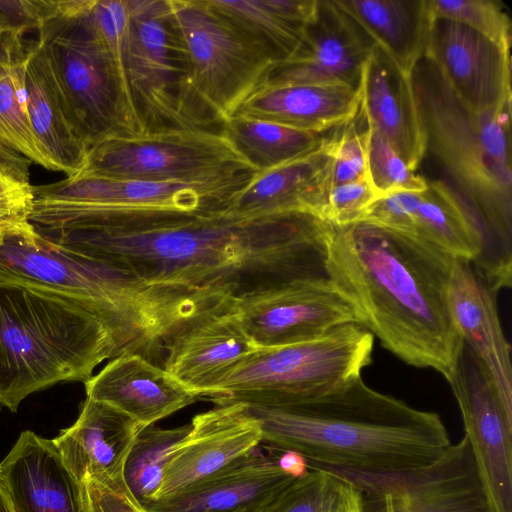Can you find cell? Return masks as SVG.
I'll use <instances>...</instances> for the list:
<instances>
[{
  "instance_id": "24",
  "label": "cell",
  "mask_w": 512,
  "mask_h": 512,
  "mask_svg": "<svg viewBox=\"0 0 512 512\" xmlns=\"http://www.w3.org/2000/svg\"><path fill=\"white\" fill-rule=\"evenodd\" d=\"M361 108L369 125L416 171L427 147L412 76L377 44L363 71Z\"/></svg>"
},
{
  "instance_id": "18",
  "label": "cell",
  "mask_w": 512,
  "mask_h": 512,
  "mask_svg": "<svg viewBox=\"0 0 512 512\" xmlns=\"http://www.w3.org/2000/svg\"><path fill=\"white\" fill-rule=\"evenodd\" d=\"M165 469L156 500L171 496L251 453L262 442L258 421L243 403H225L196 415Z\"/></svg>"
},
{
  "instance_id": "6",
  "label": "cell",
  "mask_w": 512,
  "mask_h": 512,
  "mask_svg": "<svg viewBox=\"0 0 512 512\" xmlns=\"http://www.w3.org/2000/svg\"><path fill=\"white\" fill-rule=\"evenodd\" d=\"M86 14L113 60L134 135L222 128L193 86L168 0H90Z\"/></svg>"
},
{
  "instance_id": "29",
  "label": "cell",
  "mask_w": 512,
  "mask_h": 512,
  "mask_svg": "<svg viewBox=\"0 0 512 512\" xmlns=\"http://www.w3.org/2000/svg\"><path fill=\"white\" fill-rule=\"evenodd\" d=\"M275 67L298 48L317 0H205Z\"/></svg>"
},
{
  "instance_id": "14",
  "label": "cell",
  "mask_w": 512,
  "mask_h": 512,
  "mask_svg": "<svg viewBox=\"0 0 512 512\" xmlns=\"http://www.w3.org/2000/svg\"><path fill=\"white\" fill-rule=\"evenodd\" d=\"M446 380L458 402L491 512H512V417L487 370L464 342Z\"/></svg>"
},
{
  "instance_id": "13",
  "label": "cell",
  "mask_w": 512,
  "mask_h": 512,
  "mask_svg": "<svg viewBox=\"0 0 512 512\" xmlns=\"http://www.w3.org/2000/svg\"><path fill=\"white\" fill-rule=\"evenodd\" d=\"M362 496L361 512H491L470 443L464 436L434 463L393 476L337 471Z\"/></svg>"
},
{
  "instance_id": "12",
  "label": "cell",
  "mask_w": 512,
  "mask_h": 512,
  "mask_svg": "<svg viewBox=\"0 0 512 512\" xmlns=\"http://www.w3.org/2000/svg\"><path fill=\"white\" fill-rule=\"evenodd\" d=\"M231 311L257 349L308 342L340 325L361 324L328 277L258 285L234 295Z\"/></svg>"
},
{
  "instance_id": "32",
  "label": "cell",
  "mask_w": 512,
  "mask_h": 512,
  "mask_svg": "<svg viewBox=\"0 0 512 512\" xmlns=\"http://www.w3.org/2000/svg\"><path fill=\"white\" fill-rule=\"evenodd\" d=\"M222 131L258 172L311 154L323 145L330 133L302 130L239 113L223 122Z\"/></svg>"
},
{
  "instance_id": "8",
  "label": "cell",
  "mask_w": 512,
  "mask_h": 512,
  "mask_svg": "<svg viewBox=\"0 0 512 512\" xmlns=\"http://www.w3.org/2000/svg\"><path fill=\"white\" fill-rule=\"evenodd\" d=\"M374 336L347 323L312 341L257 349L228 371L204 398L216 405L281 406L332 391L372 362Z\"/></svg>"
},
{
  "instance_id": "11",
  "label": "cell",
  "mask_w": 512,
  "mask_h": 512,
  "mask_svg": "<svg viewBox=\"0 0 512 512\" xmlns=\"http://www.w3.org/2000/svg\"><path fill=\"white\" fill-rule=\"evenodd\" d=\"M168 5L193 86L223 125L264 86L275 65L205 0H168Z\"/></svg>"
},
{
  "instance_id": "42",
  "label": "cell",
  "mask_w": 512,
  "mask_h": 512,
  "mask_svg": "<svg viewBox=\"0 0 512 512\" xmlns=\"http://www.w3.org/2000/svg\"><path fill=\"white\" fill-rule=\"evenodd\" d=\"M86 512H146L133 498L123 480L83 483Z\"/></svg>"
},
{
  "instance_id": "7",
  "label": "cell",
  "mask_w": 512,
  "mask_h": 512,
  "mask_svg": "<svg viewBox=\"0 0 512 512\" xmlns=\"http://www.w3.org/2000/svg\"><path fill=\"white\" fill-rule=\"evenodd\" d=\"M120 354L114 334L93 314L51 295L0 285V408L16 412L36 391L85 382Z\"/></svg>"
},
{
  "instance_id": "19",
  "label": "cell",
  "mask_w": 512,
  "mask_h": 512,
  "mask_svg": "<svg viewBox=\"0 0 512 512\" xmlns=\"http://www.w3.org/2000/svg\"><path fill=\"white\" fill-rule=\"evenodd\" d=\"M497 293L472 261L454 258L448 301L463 342L490 375L506 413L512 417L511 348L497 309Z\"/></svg>"
},
{
  "instance_id": "46",
  "label": "cell",
  "mask_w": 512,
  "mask_h": 512,
  "mask_svg": "<svg viewBox=\"0 0 512 512\" xmlns=\"http://www.w3.org/2000/svg\"><path fill=\"white\" fill-rule=\"evenodd\" d=\"M5 53L4 51V39H3V35L2 33L0 32V57Z\"/></svg>"
},
{
  "instance_id": "37",
  "label": "cell",
  "mask_w": 512,
  "mask_h": 512,
  "mask_svg": "<svg viewBox=\"0 0 512 512\" xmlns=\"http://www.w3.org/2000/svg\"><path fill=\"white\" fill-rule=\"evenodd\" d=\"M367 177L378 198L402 191H424L428 183L425 177L411 170L383 136L371 126Z\"/></svg>"
},
{
  "instance_id": "36",
  "label": "cell",
  "mask_w": 512,
  "mask_h": 512,
  "mask_svg": "<svg viewBox=\"0 0 512 512\" xmlns=\"http://www.w3.org/2000/svg\"><path fill=\"white\" fill-rule=\"evenodd\" d=\"M344 477L314 468L295 478L260 512H327L337 499Z\"/></svg>"
},
{
  "instance_id": "22",
  "label": "cell",
  "mask_w": 512,
  "mask_h": 512,
  "mask_svg": "<svg viewBox=\"0 0 512 512\" xmlns=\"http://www.w3.org/2000/svg\"><path fill=\"white\" fill-rule=\"evenodd\" d=\"M231 305L189 323L166 346L162 367L199 398L233 365L257 350Z\"/></svg>"
},
{
  "instance_id": "30",
  "label": "cell",
  "mask_w": 512,
  "mask_h": 512,
  "mask_svg": "<svg viewBox=\"0 0 512 512\" xmlns=\"http://www.w3.org/2000/svg\"><path fill=\"white\" fill-rule=\"evenodd\" d=\"M393 61L412 74L425 56L433 17L428 0H338Z\"/></svg>"
},
{
  "instance_id": "10",
  "label": "cell",
  "mask_w": 512,
  "mask_h": 512,
  "mask_svg": "<svg viewBox=\"0 0 512 512\" xmlns=\"http://www.w3.org/2000/svg\"><path fill=\"white\" fill-rule=\"evenodd\" d=\"M89 0H63L37 30L78 137L88 147L134 135L113 60L90 23Z\"/></svg>"
},
{
  "instance_id": "33",
  "label": "cell",
  "mask_w": 512,
  "mask_h": 512,
  "mask_svg": "<svg viewBox=\"0 0 512 512\" xmlns=\"http://www.w3.org/2000/svg\"><path fill=\"white\" fill-rule=\"evenodd\" d=\"M23 51L15 55L5 52L0 57V144L29 162L54 170L30 120L21 61Z\"/></svg>"
},
{
  "instance_id": "44",
  "label": "cell",
  "mask_w": 512,
  "mask_h": 512,
  "mask_svg": "<svg viewBox=\"0 0 512 512\" xmlns=\"http://www.w3.org/2000/svg\"><path fill=\"white\" fill-rule=\"evenodd\" d=\"M27 159L17 154L11 149L0 144V161L8 163H18L26 161Z\"/></svg>"
},
{
  "instance_id": "39",
  "label": "cell",
  "mask_w": 512,
  "mask_h": 512,
  "mask_svg": "<svg viewBox=\"0 0 512 512\" xmlns=\"http://www.w3.org/2000/svg\"><path fill=\"white\" fill-rule=\"evenodd\" d=\"M27 166L26 161H0V237L33 228L34 186L28 181Z\"/></svg>"
},
{
  "instance_id": "43",
  "label": "cell",
  "mask_w": 512,
  "mask_h": 512,
  "mask_svg": "<svg viewBox=\"0 0 512 512\" xmlns=\"http://www.w3.org/2000/svg\"><path fill=\"white\" fill-rule=\"evenodd\" d=\"M343 477L344 482L342 484L340 493L327 512H361L362 496L360 489L348 477L345 475H343Z\"/></svg>"
},
{
  "instance_id": "28",
  "label": "cell",
  "mask_w": 512,
  "mask_h": 512,
  "mask_svg": "<svg viewBox=\"0 0 512 512\" xmlns=\"http://www.w3.org/2000/svg\"><path fill=\"white\" fill-rule=\"evenodd\" d=\"M361 89L331 84L262 86L235 113L325 133L358 113Z\"/></svg>"
},
{
  "instance_id": "34",
  "label": "cell",
  "mask_w": 512,
  "mask_h": 512,
  "mask_svg": "<svg viewBox=\"0 0 512 512\" xmlns=\"http://www.w3.org/2000/svg\"><path fill=\"white\" fill-rule=\"evenodd\" d=\"M190 429V424L171 429L150 425L138 434L124 465L123 481L143 508L156 500L167 464Z\"/></svg>"
},
{
  "instance_id": "4",
  "label": "cell",
  "mask_w": 512,
  "mask_h": 512,
  "mask_svg": "<svg viewBox=\"0 0 512 512\" xmlns=\"http://www.w3.org/2000/svg\"><path fill=\"white\" fill-rule=\"evenodd\" d=\"M0 285L51 295L93 314L122 353L159 366L171 337L224 300L218 290L145 282L44 238L34 226L0 237Z\"/></svg>"
},
{
  "instance_id": "2",
  "label": "cell",
  "mask_w": 512,
  "mask_h": 512,
  "mask_svg": "<svg viewBox=\"0 0 512 512\" xmlns=\"http://www.w3.org/2000/svg\"><path fill=\"white\" fill-rule=\"evenodd\" d=\"M453 256L408 234L367 221L329 223L328 279L360 323L405 363L451 373L463 343L448 289Z\"/></svg>"
},
{
  "instance_id": "26",
  "label": "cell",
  "mask_w": 512,
  "mask_h": 512,
  "mask_svg": "<svg viewBox=\"0 0 512 512\" xmlns=\"http://www.w3.org/2000/svg\"><path fill=\"white\" fill-rule=\"evenodd\" d=\"M331 131L311 154L258 172L228 209L246 216L309 213L321 219L332 187Z\"/></svg>"
},
{
  "instance_id": "5",
  "label": "cell",
  "mask_w": 512,
  "mask_h": 512,
  "mask_svg": "<svg viewBox=\"0 0 512 512\" xmlns=\"http://www.w3.org/2000/svg\"><path fill=\"white\" fill-rule=\"evenodd\" d=\"M411 76L427 151L482 233V252L472 263L499 292L511 286L512 276V102L485 113L470 110L427 56Z\"/></svg>"
},
{
  "instance_id": "9",
  "label": "cell",
  "mask_w": 512,
  "mask_h": 512,
  "mask_svg": "<svg viewBox=\"0 0 512 512\" xmlns=\"http://www.w3.org/2000/svg\"><path fill=\"white\" fill-rule=\"evenodd\" d=\"M81 172L192 184L216 192L230 202L258 173L222 129L110 137L88 149Z\"/></svg>"
},
{
  "instance_id": "17",
  "label": "cell",
  "mask_w": 512,
  "mask_h": 512,
  "mask_svg": "<svg viewBox=\"0 0 512 512\" xmlns=\"http://www.w3.org/2000/svg\"><path fill=\"white\" fill-rule=\"evenodd\" d=\"M425 56L470 110L485 113L512 102L510 51L468 26L433 18Z\"/></svg>"
},
{
  "instance_id": "38",
  "label": "cell",
  "mask_w": 512,
  "mask_h": 512,
  "mask_svg": "<svg viewBox=\"0 0 512 512\" xmlns=\"http://www.w3.org/2000/svg\"><path fill=\"white\" fill-rule=\"evenodd\" d=\"M369 135L370 126L361 106L353 119L331 131L332 186L367 178Z\"/></svg>"
},
{
  "instance_id": "20",
  "label": "cell",
  "mask_w": 512,
  "mask_h": 512,
  "mask_svg": "<svg viewBox=\"0 0 512 512\" xmlns=\"http://www.w3.org/2000/svg\"><path fill=\"white\" fill-rule=\"evenodd\" d=\"M256 449L191 486L151 502L144 510L260 512L297 477L282 468L279 456H268Z\"/></svg>"
},
{
  "instance_id": "3",
  "label": "cell",
  "mask_w": 512,
  "mask_h": 512,
  "mask_svg": "<svg viewBox=\"0 0 512 512\" xmlns=\"http://www.w3.org/2000/svg\"><path fill=\"white\" fill-rule=\"evenodd\" d=\"M247 408L262 442L345 473H408L434 463L451 445L437 413L378 392L361 376L314 397Z\"/></svg>"
},
{
  "instance_id": "35",
  "label": "cell",
  "mask_w": 512,
  "mask_h": 512,
  "mask_svg": "<svg viewBox=\"0 0 512 512\" xmlns=\"http://www.w3.org/2000/svg\"><path fill=\"white\" fill-rule=\"evenodd\" d=\"M433 18L462 23L504 50L511 48V21L495 0H428Z\"/></svg>"
},
{
  "instance_id": "27",
  "label": "cell",
  "mask_w": 512,
  "mask_h": 512,
  "mask_svg": "<svg viewBox=\"0 0 512 512\" xmlns=\"http://www.w3.org/2000/svg\"><path fill=\"white\" fill-rule=\"evenodd\" d=\"M21 61L35 134L54 171L74 176L86 165L88 147L74 129L67 104L37 39L25 43Z\"/></svg>"
},
{
  "instance_id": "41",
  "label": "cell",
  "mask_w": 512,
  "mask_h": 512,
  "mask_svg": "<svg viewBox=\"0 0 512 512\" xmlns=\"http://www.w3.org/2000/svg\"><path fill=\"white\" fill-rule=\"evenodd\" d=\"M377 199L368 177L334 185L329 191L321 219L335 226L358 222Z\"/></svg>"
},
{
  "instance_id": "23",
  "label": "cell",
  "mask_w": 512,
  "mask_h": 512,
  "mask_svg": "<svg viewBox=\"0 0 512 512\" xmlns=\"http://www.w3.org/2000/svg\"><path fill=\"white\" fill-rule=\"evenodd\" d=\"M86 395L147 427L193 404L199 397L162 366L122 353L84 382Z\"/></svg>"
},
{
  "instance_id": "31",
  "label": "cell",
  "mask_w": 512,
  "mask_h": 512,
  "mask_svg": "<svg viewBox=\"0 0 512 512\" xmlns=\"http://www.w3.org/2000/svg\"><path fill=\"white\" fill-rule=\"evenodd\" d=\"M406 234L472 262L483 248L474 216L456 191L442 180H428Z\"/></svg>"
},
{
  "instance_id": "45",
  "label": "cell",
  "mask_w": 512,
  "mask_h": 512,
  "mask_svg": "<svg viewBox=\"0 0 512 512\" xmlns=\"http://www.w3.org/2000/svg\"><path fill=\"white\" fill-rule=\"evenodd\" d=\"M0 512H14L10 501L3 489V486L0 482Z\"/></svg>"
},
{
  "instance_id": "1",
  "label": "cell",
  "mask_w": 512,
  "mask_h": 512,
  "mask_svg": "<svg viewBox=\"0 0 512 512\" xmlns=\"http://www.w3.org/2000/svg\"><path fill=\"white\" fill-rule=\"evenodd\" d=\"M327 228L309 213L144 208L90 213L37 232L145 282L237 294L267 283L328 277Z\"/></svg>"
},
{
  "instance_id": "16",
  "label": "cell",
  "mask_w": 512,
  "mask_h": 512,
  "mask_svg": "<svg viewBox=\"0 0 512 512\" xmlns=\"http://www.w3.org/2000/svg\"><path fill=\"white\" fill-rule=\"evenodd\" d=\"M33 189L30 217L144 208L195 211L227 207L230 202L216 192L192 184L120 179L84 172Z\"/></svg>"
},
{
  "instance_id": "15",
  "label": "cell",
  "mask_w": 512,
  "mask_h": 512,
  "mask_svg": "<svg viewBox=\"0 0 512 512\" xmlns=\"http://www.w3.org/2000/svg\"><path fill=\"white\" fill-rule=\"evenodd\" d=\"M374 39L338 0H317L294 54L277 65L264 86L331 84L361 89Z\"/></svg>"
},
{
  "instance_id": "40",
  "label": "cell",
  "mask_w": 512,
  "mask_h": 512,
  "mask_svg": "<svg viewBox=\"0 0 512 512\" xmlns=\"http://www.w3.org/2000/svg\"><path fill=\"white\" fill-rule=\"evenodd\" d=\"M62 1L56 0H0V32L4 50L17 54L24 49V36L59 13Z\"/></svg>"
},
{
  "instance_id": "21",
  "label": "cell",
  "mask_w": 512,
  "mask_h": 512,
  "mask_svg": "<svg viewBox=\"0 0 512 512\" xmlns=\"http://www.w3.org/2000/svg\"><path fill=\"white\" fill-rule=\"evenodd\" d=\"M0 482L14 512H86L83 483L52 440L23 431L0 463Z\"/></svg>"
},
{
  "instance_id": "25",
  "label": "cell",
  "mask_w": 512,
  "mask_h": 512,
  "mask_svg": "<svg viewBox=\"0 0 512 512\" xmlns=\"http://www.w3.org/2000/svg\"><path fill=\"white\" fill-rule=\"evenodd\" d=\"M143 428L120 410L86 397L76 422L52 441L78 482L119 481L123 480L126 459Z\"/></svg>"
}]
</instances>
